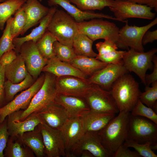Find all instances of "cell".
Returning <instances> with one entry per match:
<instances>
[{"instance_id": "cb8c5ba5", "label": "cell", "mask_w": 157, "mask_h": 157, "mask_svg": "<svg viewBox=\"0 0 157 157\" xmlns=\"http://www.w3.org/2000/svg\"><path fill=\"white\" fill-rule=\"evenodd\" d=\"M56 6L51 7L47 14L40 21L38 26L33 29L28 34L24 37H17L13 39V42L17 53L19 51L22 45L24 42L32 41L36 43L47 31L51 19L57 9Z\"/></svg>"}, {"instance_id": "9c48e42d", "label": "cell", "mask_w": 157, "mask_h": 157, "mask_svg": "<svg viewBox=\"0 0 157 157\" xmlns=\"http://www.w3.org/2000/svg\"><path fill=\"white\" fill-rule=\"evenodd\" d=\"M125 22V25L119 29L118 47L128 49L130 47L139 52H144L142 43V37L147 31L157 24V18L148 24L142 26H130L128 20Z\"/></svg>"}, {"instance_id": "f6af8a7d", "label": "cell", "mask_w": 157, "mask_h": 157, "mask_svg": "<svg viewBox=\"0 0 157 157\" xmlns=\"http://www.w3.org/2000/svg\"><path fill=\"white\" fill-rule=\"evenodd\" d=\"M152 61L154 63L153 71L150 74H146L145 86H149L150 84L157 81V57L155 54L153 57Z\"/></svg>"}, {"instance_id": "1f68e13d", "label": "cell", "mask_w": 157, "mask_h": 157, "mask_svg": "<svg viewBox=\"0 0 157 157\" xmlns=\"http://www.w3.org/2000/svg\"><path fill=\"white\" fill-rule=\"evenodd\" d=\"M35 81L29 73L23 81L18 83H13L8 80L5 81L4 86L6 104L12 100L18 92L30 88Z\"/></svg>"}, {"instance_id": "30bf717a", "label": "cell", "mask_w": 157, "mask_h": 157, "mask_svg": "<svg viewBox=\"0 0 157 157\" xmlns=\"http://www.w3.org/2000/svg\"><path fill=\"white\" fill-rule=\"evenodd\" d=\"M59 130L64 144L66 157H73L74 151L85 133L82 118H69Z\"/></svg>"}, {"instance_id": "f546056e", "label": "cell", "mask_w": 157, "mask_h": 157, "mask_svg": "<svg viewBox=\"0 0 157 157\" xmlns=\"http://www.w3.org/2000/svg\"><path fill=\"white\" fill-rule=\"evenodd\" d=\"M24 143L37 157L45 156L42 137L37 126L33 130L24 133L22 136Z\"/></svg>"}, {"instance_id": "4fadbf2b", "label": "cell", "mask_w": 157, "mask_h": 157, "mask_svg": "<svg viewBox=\"0 0 157 157\" xmlns=\"http://www.w3.org/2000/svg\"><path fill=\"white\" fill-rule=\"evenodd\" d=\"M128 72L122 60L116 63L108 64L87 80L90 84L97 85L104 90L109 91L116 81Z\"/></svg>"}, {"instance_id": "2e32d148", "label": "cell", "mask_w": 157, "mask_h": 157, "mask_svg": "<svg viewBox=\"0 0 157 157\" xmlns=\"http://www.w3.org/2000/svg\"><path fill=\"white\" fill-rule=\"evenodd\" d=\"M92 85L87 79L71 76H56L57 93L85 98Z\"/></svg>"}, {"instance_id": "d6a6232c", "label": "cell", "mask_w": 157, "mask_h": 157, "mask_svg": "<svg viewBox=\"0 0 157 157\" xmlns=\"http://www.w3.org/2000/svg\"><path fill=\"white\" fill-rule=\"evenodd\" d=\"M25 2L23 0H5L0 3V30H3L8 19Z\"/></svg>"}, {"instance_id": "b9f144b4", "label": "cell", "mask_w": 157, "mask_h": 157, "mask_svg": "<svg viewBox=\"0 0 157 157\" xmlns=\"http://www.w3.org/2000/svg\"><path fill=\"white\" fill-rule=\"evenodd\" d=\"M10 136L8 131L7 118L0 123V157H4L3 151Z\"/></svg>"}, {"instance_id": "f1b7e54d", "label": "cell", "mask_w": 157, "mask_h": 157, "mask_svg": "<svg viewBox=\"0 0 157 157\" xmlns=\"http://www.w3.org/2000/svg\"><path fill=\"white\" fill-rule=\"evenodd\" d=\"M24 61L20 54L11 63L5 66L6 78L13 83L23 81L28 73Z\"/></svg>"}, {"instance_id": "c3c4849f", "label": "cell", "mask_w": 157, "mask_h": 157, "mask_svg": "<svg viewBox=\"0 0 157 157\" xmlns=\"http://www.w3.org/2000/svg\"><path fill=\"white\" fill-rule=\"evenodd\" d=\"M128 1L148 6L157 12V0H121Z\"/></svg>"}, {"instance_id": "52a82bcc", "label": "cell", "mask_w": 157, "mask_h": 157, "mask_svg": "<svg viewBox=\"0 0 157 157\" xmlns=\"http://www.w3.org/2000/svg\"><path fill=\"white\" fill-rule=\"evenodd\" d=\"M140 144L157 143V124L144 117L130 113L127 138Z\"/></svg>"}, {"instance_id": "4dcf8cb0", "label": "cell", "mask_w": 157, "mask_h": 157, "mask_svg": "<svg viewBox=\"0 0 157 157\" xmlns=\"http://www.w3.org/2000/svg\"><path fill=\"white\" fill-rule=\"evenodd\" d=\"M93 42L86 35L78 31L74 38L72 44L76 56L96 57L97 54L92 49Z\"/></svg>"}, {"instance_id": "d4e9b609", "label": "cell", "mask_w": 157, "mask_h": 157, "mask_svg": "<svg viewBox=\"0 0 157 157\" xmlns=\"http://www.w3.org/2000/svg\"><path fill=\"white\" fill-rule=\"evenodd\" d=\"M98 51L96 58L107 64L115 63L121 61L125 51H118V47L114 42L109 39L104 40L95 44Z\"/></svg>"}, {"instance_id": "5bb4252c", "label": "cell", "mask_w": 157, "mask_h": 157, "mask_svg": "<svg viewBox=\"0 0 157 157\" xmlns=\"http://www.w3.org/2000/svg\"><path fill=\"white\" fill-rule=\"evenodd\" d=\"M19 53L23 58L28 73L36 80L48 61L42 56L36 43L32 41L24 43Z\"/></svg>"}, {"instance_id": "6da1fadb", "label": "cell", "mask_w": 157, "mask_h": 157, "mask_svg": "<svg viewBox=\"0 0 157 157\" xmlns=\"http://www.w3.org/2000/svg\"><path fill=\"white\" fill-rule=\"evenodd\" d=\"M119 112H130L141 92L138 83L131 75L125 74L114 83L109 91Z\"/></svg>"}, {"instance_id": "7dc6e473", "label": "cell", "mask_w": 157, "mask_h": 157, "mask_svg": "<svg viewBox=\"0 0 157 157\" xmlns=\"http://www.w3.org/2000/svg\"><path fill=\"white\" fill-rule=\"evenodd\" d=\"M157 40V30L152 31H147L144 34L142 40L143 45H145L149 43H152Z\"/></svg>"}, {"instance_id": "5b68a950", "label": "cell", "mask_w": 157, "mask_h": 157, "mask_svg": "<svg viewBox=\"0 0 157 157\" xmlns=\"http://www.w3.org/2000/svg\"><path fill=\"white\" fill-rule=\"evenodd\" d=\"M78 31L86 35L93 42L99 39H109L117 45L119 29L114 23L94 18L89 21L77 22Z\"/></svg>"}, {"instance_id": "e575fe53", "label": "cell", "mask_w": 157, "mask_h": 157, "mask_svg": "<svg viewBox=\"0 0 157 157\" xmlns=\"http://www.w3.org/2000/svg\"><path fill=\"white\" fill-rule=\"evenodd\" d=\"M69 2L83 11L101 10L110 7L114 0H69Z\"/></svg>"}, {"instance_id": "ab89813d", "label": "cell", "mask_w": 157, "mask_h": 157, "mask_svg": "<svg viewBox=\"0 0 157 157\" xmlns=\"http://www.w3.org/2000/svg\"><path fill=\"white\" fill-rule=\"evenodd\" d=\"M53 49L55 56L63 61L68 62L76 56L73 48L63 44L58 41L54 43Z\"/></svg>"}, {"instance_id": "d590c367", "label": "cell", "mask_w": 157, "mask_h": 157, "mask_svg": "<svg viewBox=\"0 0 157 157\" xmlns=\"http://www.w3.org/2000/svg\"><path fill=\"white\" fill-rule=\"evenodd\" d=\"M26 21V14L22 5L14 14L10 25V32L13 39L20 35Z\"/></svg>"}, {"instance_id": "7c38bea8", "label": "cell", "mask_w": 157, "mask_h": 157, "mask_svg": "<svg viewBox=\"0 0 157 157\" xmlns=\"http://www.w3.org/2000/svg\"><path fill=\"white\" fill-rule=\"evenodd\" d=\"M45 76L44 73L40 75L30 88L0 108V123L10 113L20 110H24L28 107L33 97L43 85Z\"/></svg>"}, {"instance_id": "ac0fdd59", "label": "cell", "mask_w": 157, "mask_h": 157, "mask_svg": "<svg viewBox=\"0 0 157 157\" xmlns=\"http://www.w3.org/2000/svg\"><path fill=\"white\" fill-rule=\"evenodd\" d=\"M54 101L64 108L69 118L81 117L90 110L83 98L57 93Z\"/></svg>"}, {"instance_id": "f35d334b", "label": "cell", "mask_w": 157, "mask_h": 157, "mask_svg": "<svg viewBox=\"0 0 157 157\" xmlns=\"http://www.w3.org/2000/svg\"><path fill=\"white\" fill-rule=\"evenodd\" d=\"M152 143H153L148 142L144 144H140L131 140L127 139L123 144L129 148H133L141 157H157V155L150 148V145Z\"/></svg>"}, {"instance_id": "60d3db41", "label": "cell", "mask_w": 157, "mask_h": 157, "mask_svg": "<svg viewBox=\"0 0 157 157\" xmlns=\"http://www.w3.org/2000/svg\"><path fill=\"white\" fill-rule=\"evenodd\" d=\"M131 112L133 116L145 117L157 124V113L152 108L144 105L139 99Z\"/></svg>"}, {"instance_id": "836d02e7", "label": "cell", "mask_w": 157, "mask_h": 157, "mask_svg": "<svg viewBox=\"0 0 157 157\" xmlns=\"http://www.w3.org/2000/svg\"><path fill=\"white\" fill-rule=\"evenodd\" d=\"M56 38L49 31H47L42 37L36 43L39 52L43 57L47 60L55 56L53 44Z\"/></svg>"}, {"instance_id": "7bdbcfd3", "label": "cell", "mask_w": 157, "mask_h": 157, "mask_svg": "<svg viewBox=\"0 0 157 157\" xmlns=\"http://www.w3.org/2000/svg\"><path fill=\"white\" fill-rule=\"evenodd\" d=\"M113 157H141L136 151H132L123 144L120 145L112 155Z\"/></svg>"}, {"instance_id": "ee69618b", "label": "cell", "mask_w": 157, "mask_h": 157, "mask_svg": "<svg viewBox=\"0 0 157 157\" xmlns=\"http://www.w3.org/2000/svg\"><path fill=\"white\" fill-rule=\"evenodd\" d=\"M5 79V66L0 65V108L6 104L4 86Z\"/></svg>"}, {"instance_id": "7a4b0ae2", "label": "cell", "mask_w": 157, "mask_h": 157, "mask_svg": "<svg viewBox=\"0 0 157 157\" xmlns=\"http://www.w3.org/2000/svg\"><path fill=\"white\" fill-rule=\"evenodd\" d=\"M130 115V112H119L97 133L103 146L113 154L127 139Z\"/></svg>"}, {"instance_id": "681fc988", "label": "cell", "mask_w": 157, "mask_h": 157, "mask_svg": "<svg viewBox=\"0 0 157 157\" xmlns=\"http://www.w3.org/2000/svg\"><path fill=\"white\" fill-rule=\"evenodd\" d=\"M5 0H0V3L3 2Z\"/></svg>"}, {"instance_id": "d6986e66", "label": "cell", "mask_w": 157, "mask_h": 157, "mask_svg": "<svg viewBox=\"0 0 157 157\" xmlns=\"http://www.w3.org/2000/svg\"><path fill=\"white\" fill-rule=\"evenodd\" d=\"M84 151L95 157H110L113 155L103 146L96 133H85L74 151L73 157L79 156Z\"/></svg>"}, {"instance_id": "44dd1931", "label": "cell", "mask_w": 157, "mask_h": 157, "mask_svg": "<svg viewBox=\"0 0 157 157\" xmlns=\"http://www.w3.org/2000/svg\"><path fill=\"white\" fill-rule=\"evenodd\" d=\"M48 2L51 7L59 6L62 7L77 22L94 18H105L118 21L115 17L108 15L81 10L72 4L69 0H48Z\"/></svg>"}, {"instance_id": "ba28073f", "label": "cell", "mask_w": 157, "mask_h": 157, "mask_svg": "<svg viewBox=\"0 0 157 157\" xmlns=\"http://www.w3.org/2000/svg\"><path fill=\"white\" fill-rule=\"evenodd\" d=\"M109 8L118 21L123 22H125V20L129 18L152 19L156 15L155 13L151 11L150 7L128 1L114 0Z\"/></svg>"}, {"instance_id": "8fae6325", "label": "cell", "mask_w": 157, "mask_h": 157, "mask_svg": "<svg viewBox=\"0 0 157 157\" xmlns=\"http://www.w3.org/2000/svg\"><path fill=\"white\" fill-rule=\"evenodd\" d=\"M85 99L91 111L117 114L119 110L109 91L92 84Z\"/></svg>"}, {"instance_id": "7402d4cb", "label": "cell", "mask_w": 157, "mask_h": 157, "mask_svg": "<svg viewBox=\"0 0 157 157\" xmlns=\"http://www.w3.org/2000/svg\"><path fill=\"white\" fill-rule=\"evenodd\" d=\"M26 17V23L20 35L40 22L47 14L49 8L41 4L38 0H26L23 5Z\"/></svg>"}, {"instance_id": "9a60e30c", "label": "cell", "mask_w": 157, "mask_h": 157, "mask_svg": "<svg viewBox=\"0 0 157 157\" xmlns=\"http://www.w3.org/2000/svg\"><path fill=\"white\" fill-rule=\"evenodd\" d=\"M37 126L42 137L45 156L66 157L64 144L59 130L52 128L43 122Z\"/></svg>"}, {"instance_id": "484cf974", "label": "cell", "mask_w": 157, "mask_h": 157, "mask_svg": "<svg viewBox=\"0 0 157 157\" xmlns=\"http://www.w3.org/2000/svg\"><path fill=\"white\" fill-rule=\"evenodd\" d=\"M116 114L90 110L81 117L86 132L96 133L103 129L116 116Z\"/></svg>"}, {"instance_id": "bcb514c9", "label": "cell", "mask_w": 157, "mask_h": 157, "mask_svg": "<svg viewBox=\"0 0 157 157\" xmlns=\"http://www.w3.org/2000/svg\"><path fill=\"white\" fill-rule=\"evenodd\" d=\"M17 52L14 50H11L4 53L0 58V65L5 66L10 64L16 58Z\"/></svg>"}, {"instance_id": "3957f363", "label": "cell", "mask_w": 157, "mask_h": 157, "mask_svg": "<svg viewBox=\"0 0 157 157\" xmlns=\"http://www.w3.org/2000/svg\"><path fill=\"white\" fill-rule=\"evenodd\" d=\"M49 31L61 43L72 48L74 38L78 32L77 22L67 13L56 9L49 23Z\"/></svg>"}, {"instance_id": "277c9868", "label": "cell", "mask_w": 157, "mask_h": 157, "mask_svg": "<svg viewBox=\"0 0 157 157\" xmlns=\"http://www.w3.org/2000/svg\"><path fill=\"white\" fill-rule=\"evenodd\" d=\"M45 79L43 85L32 98L28 107L23 110L19 119L24 120L30 115L38 113L54 101L57 93L56 86V76L44 72Z\"/></svg>"}, {"instance_id": "603a6c76", "label": "cell", "mask_w": 157, "mask_h": 157, "mask_svg": "<svg viewBox=\"0 0 157 157\" xmlns=\"http://www.w3.org/2000/svg\"><path fill=\"white\" fill-rule=\"evenodd\" d=\"M56 77L71 76L86 79L87 76L67 62L62 61L56 56L49 59L42 70Z\"/></svg>"}, {"instance_id": "74e56055", "label": "cell", "mask_w": 157, "mask_h": 157, "mask_svg": "<svg viewBox=\"0 0 157 157\" xmlns=\"http://www.w3.org/2000/svg\"><path fill=\"white\" fill-rule=\"evenodd\" d=\"M152 84V86H145L144 92L141 93L139 100L147 106L152 108L157 104V81Z\"/></svg>"}, {"instance_id": "83f0119b", "label": "cell", "mask_w": 157, "mask_h": 157, "mask_svg": "<svg viewBox=\"0 0 157 157\" xmlns=\"http://www.w3.org/2000/svg\"><path fill=\"white\" fill-rule=\"evenodd\" d=\"M4 157H34L32 150L23 142L22 136H10L4 149Z\"/></svg>"}, {"instance_id": "4316f807", "label": "cell", "mask_w": 157, "mask_h": 157, "mask_svg": "<svg viewBox=\"0 0 157 157\" xmlns=\"http://www.w3.org/2000/svg\"><path fill=\"white\" fill-rule=\"evenodd\" d=\"M68 63L87 76H90L105 67L108 64L96 58L82 56H76Z\"/></svg>"}, {"instance_id": "f907efd6", "label": "cell", "mask_w": 157, "mask_h": 157, "mask_svg": "<svg viewBox=\"0 0 157 157\" xmlns=\"http://www.w3.org/2000/svg\"><path fill=\"white\" fill-rule=\"evenodd\" d=\"M23 0L25 2H26V0ZM38 0L40 1H41L42 0Z\"/></svg>"}, {"instance_id": "ffe728a7", "label": "cell", "mask_w": 157, "mask_h": 157, "mask_svg": "<svg viewBox=\"0 0 157 157\" xmlns=\"http://www.w3.org/2000/svg\"><path fill=\"white\" fill-rule=\"evenodd\" d=\"M36 114L42 122L51 128L59 130L69 117L64 108L54 101Z\"/></svg>"}, {"instance_id": "e0dca14e", "label": "cell", "mask_w": 157, "mask_h": 157, "mask_svg": "<svg viewBox=\"0 0 157 157\" xmlns=\"http://www.w3.org/2000/svg\"><path fill=\"white\" fill-rule=\"evenodd\" d=\"M23 110L14 112L6 117L8 132L10 136L20 135L27 132L34 130L42 121L36 113H32L24 120H20V116Z\"/></svg>"}, {"instance_id": "8d00e7d4", "label": "cell", "mask_w": 157, "mask_h": 157, "mask_svg": "<svg viewBox=\"0 0 157 157\" xmlns=\"http://www.w3.org/2000/svg\"><path fill=\"white\" fill-rule=\"evenodd\" d=\"M13 19L12 16L8 19L2 35L0 38V58L6 52L15 49L10 32V26Z\"/></svg>"}, {"instance_id": "8992f818", "label": "cell", "mask_w": 157, "mask_h": 157, "mask_svg": "<svg viewBox=\"0 0 157 157\" xmlns=\"http://www.w3.org/2000/svg\"><path fill=\"white\" fill-rule=\"evenodd\" d=\"M157 52L156 48L146 52H140L130 49L125 51L122 58L124 64L130 72L135 73L145 85V76L147 70L153 69V56Z\"/></svg>"}]
</instances>
